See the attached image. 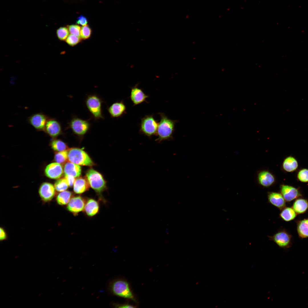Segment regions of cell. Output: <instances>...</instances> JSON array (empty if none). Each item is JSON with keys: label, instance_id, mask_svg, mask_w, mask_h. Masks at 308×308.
Segmentation results:
<instances>
[{"label": "cell", "instance_id": "cell-7", "mask_svg": "<svg viewBox=\"0 0 308 308\" xmlns=\"http://www.w3.org/2000/svg\"><path fill=\"white\" fill-rule=\"evenodd\" d=\"M86 176L90 186L96 192L100 193L105 188V181L102 175L96 170L92 169H89Z\"/></svg>", "mask_w": 308, "mask_h": 308}, {"label": "cell", "instance_id": "cell-1", "mask_svg": "<svg viewBox=\"0 0 308 308\" xmlns=\"http://www.w3.org/2000/svg\"><path fill=\"white\" fill-rule=\"evenodd\" d=\"M159 114L160 116V120L159 123L156 134L158 137L155 141L160 142L172 139L177 121L169 118L164 113H159Z\"/></svg>", "mask_w": 308, "mask_h": 308}, {"label": "cell", "instance_id": "cell-8", "mask_svg": "<svg viewBox=\"0 0 308 308\" xmlns=\"http://www.w3.org/2000/svg\"><path fill=\"white\" fill-rule=\"evenodd\" d=\"M269 239L274 242L279 247L283 249L289 248L292 244L291 235L284 230H280L271 236Z\"/></svg>", "mask_w": 308, "mask_h": 308}, {"label": "cell", "instance_id": "cell-2", "mask_svg": "<svg viewBox=\"0 0 308 308\" xmlns=\"http://www.w3.org/2000/svg\"><path fill=\"white\" fill-rule=\"evenodd\" d=\"M110 288L111 291L113 294L137 302L131 289L129 283L126 280L119 279L113 281L111 283Z\"/></svg>", "mask_w": 308, "mask_h": 308}, {"label": "cell", "instance_id": "cell-3", "mask_svg": "<svg viewBox=\"0 0 308 308\" xmlns=\"http://www.w3.org/2000/svg\"><path fill=\"white\" fill-rule=\"evenodd\" d=\"M103 101L97 95H88L85 100L86 107L92 117L96 120L104 119L102 113V105Z\"/></svg>", "mask_w": 308, "mask_h": 308}, {"label": "cell", "instance_id": "cell-9", "mask_svg": "<svg viewBox=\"0 0 308 308\" xmlns=\"http://www.w3.org/2000/svg\"><path fill=\"white\" fill-rule=\"evenodd\" d=\"M50 117L42 112L33 114L28 117L27 122L37 131H44L46 122Z\"/></svg>", "mask_w": 308, "mask_h": 308}, {"label": "cell", "instance_id": "cell-27", "mask_svg": "<svg viewBox=\"0 0 308 308\" xmlns=\"http://www.w3.org/2000/svg\"><path fill=\"white\" fill-rule=\"evenodd\" d=\"M52 148L54 151L59 152L67 150L68 147L62 141L59 139L53 140L51 142Z\"/></svg>", "mask_w": 308, "mask_h": 308}, {"label": "cell", "instance_id": "cell-38", "mask_svg": "<svg viewBox=\"0 0 308 308\" xmlns=\"http://www.w3.org/2000/svg\"><path fill=\"white\" fill-rule=\"evenodd\" d=\"M0 230V240H4L7 238L6 233L3 228L1 227Z\"/></svg>", "mask_w": 308, "mask_h": 308}, {"label": "cell", "instance_id": "cell-30", "mask_svg": "<svg viewBox=\"0 0 308 308\" xmlns=\"http://www.w3.org/2000/svg\"><path fill=\"white\" fill-rule=\"evenodd\" d=\"M69 32L67 27H61L56 30V33L58 38L60 40H66L69 35Z\"/></svg>", "mask_w": 308, "mask_h": 308}, {"label": "cell", "instance_id": "cell-28", "mask_svg": "<svg viewBox=\"0 0 308 308\" xmlns=\"http://www.w3.org/2000/svg\"><path fill=\"white\" fill-rule=\"evenodd\" d=\"M54 158L56 163L61 165L65 164L68 160V150L56 152Z\"/></svg>", "mask_w": 308, "mask_h": 308}, {"label": "cell", "instance_id": "cell-33", "mask_svg": "<svg viewBox=\"0 0 308 308\" xmlns=\"http://www.w3.org/2000/svg\"><path fill=\"white\" fill-rule=\"evenodd\" d=\"M297 178L302 182H308V169H303L300 170L298 173Z\"/></svg>", "mask_w": 308, "mask_h": 308}, {"label": "cell", "instance_id": "cell-21", "mask_svg": "<svg viewBox=\"0 0 308 308\" xmlns=\"http://www.w3.org/2000/svg\"><path fill=\"white\" fill-rule=\"evenodd\" d=\"M89 186L87 180L83 178H79L76 179L73 185V190L75 193L80 194L88 189Z\"/></svg>", "mask_w": 308, "mask_h": 308}, {"label": "cell", "instance_id": "cell-4", "mask_svg": "<svg viewBox=\"0 0 308 308\" xmlns=\"http://www.w3.org/2000/svg\"><path fill=\"white\" fill-rule=\"evenodd\" d=\"M68 160L78 165L92 166L94 163L88 154L83 150L76 148L68 150Z\"/></svg>", "mask_w": 308, "mask_h": 308}, {"label": "cell", "instance_id": "cell-17", "mask_svg": "<svg viewBox=\"0 0 308 308\" xmlns=\"http://www.w3.org/2000/svg\"><path fill=\"white\" fill-rule=\"evenodd\" d=\"M268 202L281 210L286 206V201L281 193L276 192H269L268 195Z\"/></svg>", "mask_w": 308, "mask_h": 308}, {"label": "cell", "instance_id": "cell-39", "mask_svg": "<svg viewBox=\"0 0 308 308\" xmlns=\"http://www.w3.org/2000/svg\"><path fill=\"white\" fill-rule=\"evenodd\" d=\"M168 229H167V230H166V233H168Z\"/></svg>", "mask_w": 308, "mask_h": 308}, {"label": "cell", "instance_id": "cell-24", "mask_svg": "<svg viewBox=\"0 0 308 308\" xmlns=\"http://www.w3.org/2000/svg\"><path fill=\"white\" fill-rule=\"evenodd\" d=\"M282 167L283 169L286 171L292 172L297 169L298 163L295 158L292 156H289L284 160Z\"/></svg>", "mask_w": 308, "mask_h": 308}, {"label": "cell", "instance_id": "cell-15", "mask_svg": "<svg viewBox=\"0 0 308 308\" xmlns=\"http://www.w3.org/2000/svg\"><path fill=\"white\" fill-rule=\"evenodd\" d=\"M85 205L84 199L80 196H76L70 199L67 208L69 211L76 215L84 210Z\"/></svg>", "mask_w": 308, "mask_h": 308}, {"label": "cell", "instance_id": "cell-35", "mask_svg": "<svg viewBox=\"0 0 308 308\" xmlns=\"http://www.w3.org/2000/svg\"><path fill=\"white\" fill-rule=\"evenodd\" d=\"M76 23L78 25L84 26L87 24L88 21L86 17L81 15L77 18Z\"/></svg>", "mask_w": 308, "mask_h": 308}, {"label": "cell", "instance_id": "cell-11", "mask_svg": "<svg viewBox=\"0 0 308 308\" xmlns=\"http://www.w3.org/2000/svg\"><path fill=\"white\" fill-rule=\"evenodd\" d=\"M281 193L286 202H289L296 199L301 195L297 188L288 185H282L280 187Z\"/></svg>", "mask_w": 308, "mask_h": 308}, {"label": "cell", "instance_id": "cell-26", "mask_svg": "<svg viewBox=\"0 0 308 308\" xmlns=\"http://www.w3.org/2000/svg\"><path fill=\"white\" fill-rule=\"evenodd\" d=\"M72 196L71 193L68 191L61 192L56 197L57 203L60 205H65L69 202Z\"/></svg>", "mask_w": 308, "mask_h": 308}, {"label": "cell", "instance_id": "cell-20", "mask_svg": "<svg viewBox=\"0 0 308 308\" xmlns=\"http://www.w3.org/2000/svg\"><path fill=\"white\" fill-rule=\"evenodd\" d=\"M292 208L297 214L305 213L308 209V201L302 198H298L294 202Z\"/></svg>", "mask_w": 308, "mask_h": 308}, {"label": "cell", "instance_id": "cell-36", "mask_svg": "<svg viewBox=\"0 0 308 308\" xmlns=\"http://www.w3.org/2000/svg\"><path fill=\"white\" fill-rule=\"evenodd\" d=\"M65 178L66 180L69 187H72L76 180L75 178L72 176L65 175Z\"/></svg>", "mask_w": 308, "mask_h": 308}, {"label": "cell", "instance_id": "cell-10", "mask_svg": "<svg viewBox=\"0 0 308 308\" xmlns=\"http://www.w3.org/2000/svg\"><path fill=\"white\" fill-rule=\"evenodd\" d=\"M44 131L52 137H56L62 133L61 124L56 119L50 117L46 124Z\"/></svg>", "mask_w": 308, "mask_h": 308}, {"label": "cell", "instance_id": "cell-25", "mask_svg": "<svg viewBox=\"0 0 308 308\" xmlns=\"http://www.w3.org/2000/svg\"><path fill=\"white\" fill-rule=\"evenodd\" d=\"M297 214L292 207L285 206L281 210L279 216L284 221L289 222L294 220Z\"/></svg>", "mask_w": 308, "mask_h": 308}, {"label": "cell", "instance_id": "cell-37", "mask_svg": "<svg viewBox=\"0 0 308 308\" xmlns=\"http://www.w3.org/2000/svg\"><path fill=\"white\" fill-rule=\"evenodd\" d=\"M114 305L116 307L119 308H135L137 307L136 306L129 304L128 303L122 304H115Z\"/></svg>", "mask_w": 308, "mask_h": 308}, {"label": "cell", "instance_id": "cell-12", "mask_svg": "<svg viewBox=\"0 0 308 308\" xmlns=\"http://www.w3.org/2000/svg\"><path fill=\"white\" fill-rule=\"evenodd\" d=\"M55 188L52 184L47 182L42 183L39 189V194L42 200L45 202L51 200L55 194Z\"/></svg>", "mask_w": 308, "mask_h": 308}, {"label": "cell", "instance_id": "cell-34", "mask_svg": "<svg viewBox=\"0 0 308 308\" xmlns=\"http://www.w3.org/2000/svg\"><path fill=\"white\" fill-rule=\"evenodd\" d=\"M70 33L77 37H80L81 27L78 25L72 24L67 26Z\"/></svg>", "mask_w": 308, "mask_h": 308}, {"label": "cell", "instance_id": "cell-23", "mask_svg": "<svg viewBox=\"0 0 308 308\" xmlns=\"http://www.w3.org/2000/svg\"><path fill=\"white\" fill-rule=\"evenodd\" d=\"M297 229L299 236L302 238H308V218L299 220Z\"/></svg>", "mask_w": 308, "mask_h": 308}, {"label": "cell", "instance_id": "cell-5", "mask_svg": "<svg viewBox=\"0 0 308 308\" xmlns=\"http://www.w3.org/2000/svg\"><path fill=\"white\" fill-rule=\"evenodd\" d=\"M91 126L89 119H84L74 116L68 123L66 128L70 129L74 134L81 136L85 134L90 130Z\"/></svg>", "mask_w": 308, "mask_h": 308}, {"label": "cell", "instance_id": "cell-31", "mask_svg": "<svg viewBox=\"0 0 308 308\" xmlns=\"http://www.w3.org/2000/svg\"><path fill=\"white\" fill-rule=\"evenodd\" d=\"M92 33V30L90 27L86 25L83 26L81 28L80 31V37L81 39L86 40L90 38Z\"/></svg>", "mask_w": 308, "mask_h": 308}, {"label": "cell", "instance_id": "cell-6", "mask_svg": "<svg viewBox=\"0 0 308 308\" xmlns=\"http://www.w3.org/2000/svg\"><path fill=\"white\" fill-rule=\"evenodd\" d=\"M159 122L153 115H148L141 119L139 132L148 137L156 135Z\"/></svg>", "mask_w": 308, "mask_h": 308}, {"label": "cell", "instance_id": "cell-29", "mask_svg": "<svg viewBox=\"0 0 308 308\" xmlns=\"http://www.w3.org/2000/svg\"><path fill=\"white\" fill-rule=\"evenodd\" d=\"M68 186H69L67 181L65 178L58 180L54 184L56 190L60 192L66 191L68 189Z\"/></svg>", "mask_w": 308, "mask_h": 308}, {"label": "cell", "instance_id": "cell-32", "mask_svg": "<svg viewBox=\"0 0 308 308\" xmlns=\"http://www.w3.org/2000/svg\"><path fill=\"white\" fill-rule=\"evenodd\" d=\"M80 37L72 34L68 35L65 40L66 43L69 45L74 46L76 45L81 40Z\"/></svg>", "mask_w": 308, "mask_h": 308}, {"label": "cell", "instance_id": "cell-22", "mask_svg": "<svg viewBox=\"0 0 308 308\" xmlns=\"http://www.w3.org/2000/svg\"><path fill=\"white\" fill-rule=\"evenodd\" d=\"M99 210V205L97 201L94 199H88L85 204L84 210L89 216H92L96 214Z\"/></svg>", "mask_w": 308, "mask_h": 308}, {"label": "cell", "instance_id": "cell-19", "mask_svg": "<svg viewBox=\"0 0 308 308\" xmlns=\"http://www.w3.org/2000/svg\"><path fill=\"white\" fill-rule=\"evenodd\" d=\"M64 170L65 175L71 176L75 178L79 177L81 173V168L79 165L69 161L65 164Z\"/></svg>", "mask_w": 308, "mask_h": 308}, {"label": "cell", "instance_id": "cell-16", "mask_svg": "<svg viewBox=\"0 0 308 308\" xmlns=\"http://www.w3.org/2000/svg\"><path fill=\"white\" fill-rule=\"evenodd\" d=\"M63 172L61 165L57 163H53L48 165L45 169V173L48 177L53 179L60 178Z\"/></svg>", "mask_w": 308, "mask_h": 308}, {"label": "cell", "instance_id": "cell-14", "mask_svg": "<svg viewBox=\"0 0 308 308\" xmlns=\"http://www.w3.org/2000/svg\"><path fill=\"white\" fill-rule=\"evenodd\" d=\"M148 97L141 88L138 87V84L131 88L130 98L134 106L146 102V99Z\"/></svg>", "mask_w": 308, "mask_h": 308}, {"label": "cell", "instance_id": "cell-18", "mask_svg": "<svg viewBox=\"0 0 308 308\" xmlns=\"http://www.w3.org/2000/svg\"><path fill=\"white\" fill-rule=\"evenodd\" d=\"M258 180L259 184L264 187H269L272 185L275 181L273 175L268 171L260 172L258 176Z\"/></svg>", "mask_w": 308, "mask_h": 308}, {"label": "cell", "instance_id": "cell-13", "mask_svg": "<svg viewBox=\"0 0 308 308\" xmlns=\"http://www.w3.org/2000/svg\"><path fill=\"white\" fill-rule=\"evenodd\" d=\"M110 117L113 118L121 117L125 113L126 107L123 101H118L112 103L107 108Z\"/></svg>", "mask_w": 308, "mask_h": 308}]
</instances>
